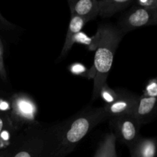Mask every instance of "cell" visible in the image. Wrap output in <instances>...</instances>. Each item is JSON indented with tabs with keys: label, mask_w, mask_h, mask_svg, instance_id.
I'll return each instance as SVG.
<instances>
[{
	"label": "cell",
	"mask_w": 157,
	"mask_h": 157,
	"mask_svg": "<svg viewBox=\"0 0 157 157\" xmlns=\"http://www.w3.org/2000/svg\"><path fill=\"white\" fill-rule=\"evenodd\" d=\"M117 98L114 102L104 106V110L109 117V119L122 115H134L137 107L140 97L133 93L119 90Z\"/></svg>",
	"instance_id": "cell-7"
},
{
	"label": "cell",
	"mask_w": 157,
	"mask_h": 157,
	"mask_svg": "<svg viewBox=\"0 0 157 157\" xmlns=\"http://www.w3.org/2000/svg\"><path fill=\"white\" fill-rule=\"evenodd\" d=\"M116 142V137L113 132L106 134L98 145L94 157H117Z\"/></svg>",
	"instance_id": "cell-13"
},
{
	"label": "cell",
	"mask_w": 157,
	"mask_h": 157,
	"mask_svg": "<svg viewBox=\"0 0 157 157\" xmlns=\"http://www.w3.org/2000/svg\"><path fill=\"white\" fill-rule=\"evenodd\" d=\"M157 25V11L148 10L133 4L118 21L117 29L125 35L138 28Z\"/></svg>",
	"instance_id": "cell-6"
},
{
	"label": "cell",
	"mask_w": 157,
	"mask_h": 157,
	"mask_svg": "<svg viewBox=\"0 0 157 157\" xmlns=\"http://www.w3.org/2000/svg\"><path fill=\"white\" fill-rule=\"evenodd\" d=\"M142 95L150 98H157V78H153L149 80L146 84Z\"/></svg>",
	"instance_id": "cell-15"
},
{
	"label": "cell",
	"mask_w": 157,
	"mask_h": 157,
	"mask_svg": "<svg viewBox=\"0 0 157 157\" xmlns=\"http://www.w3.org/2000/svg\"><path fill=\"white\" fill-rule=\"evenodd\" d=\"M44 133L45 128L40 124L26 127L7 157H41Z\"/></svg>",
	"instance_id": "cell-3"
},
{
	"label": "cell",
	"mask_w": 157,
	"mask_h": 157,
	"mask_svg": "<svg viewBox=\"0 0 157 157\" xmlns=\"http://www.w3.org/2000/svg\"><path fill=\"white\" fill-rule=\"evenodd\" d=\"M0 79L4 81L7 80V74L4 64V49H3V44L1 38H0Z\"/></svg>",
	"instance_id": "cell-17"
},
{
	"label": "cell",
	"mask_w": 157,
	"mask_h": 157,
	"mask_svg": "<svg viewBox=\"0 0 157 157\" xmlns=\"http://www.w3.org/2000/svg\"><path fill=\"white\" fill-rule=\"evenodd\" d=\"M134 116L141 126L153 121L157 117V98L140 97Z\"/></svg>",
	"instance_id": "cell-9"
},
{
	"label": "cell",
	"mask_w": 157,
	"mask_h": 157,
	"mask_svg": "<svg viewBox=\"0 0 157 157\" xmlns=\"http://www.w3.org/2000/svg\"><path fill=\"white\" fill-rule=\"evenodd\" d=\"M38 107L33 98L25 93L15 94L11 98L10 118L16 127H31L38 124Z\"/></svg>",
	"instance_id": "cell-4"
},
{
	"label": "cell",
	"mask_w": 157,
	"mask_h": 157,
	"mask_svg": "<svg viewBox=\"0 0 157 157\" xmlns=\"http://www.w3.org/2000/svg\"><path fill=\"white\" fill-rule=\"evenodd\" d=\"M71 15L81 17L88 21L99 15L98 0H68Z\"/></svg>",
	"instance_id": "cell-8"
},
{
	"label": "cell",
	"mask_w": 157,
	"mask_h": 157,
	"mask_svg": "<svg viewBox=\"0 0 157 157\" xmlns=\"http://www.w3.org/2000/svg\"><path fill=\"white\" fill-rule=\"evenodd\" d=\"M8 154H9V153H1V154H0V157H7Z\"/></svg>",
	"instance_id": "cell-20"
},
{
	"label": "cell",
	"mask_w": 157,
	"mask_h": 157,
	"mask_svg": "<svg viewBox=\"0 0 157 157\" xmlns=\"http://www.w3.org/2000/svg\"><path fill=\"white\" fill-rule=\"evenodd\" d=\"M109 119L104 107H88L45 128L41 157H66L96 126Z\"/></svg>",
	"instance_id": "cell-1"
},
{
	"label": "cell",
	"mask_w": 157,
	"mask_h": 157,
	"mask_svg": "<svg viewBox=\"0 0 157 157\" xmlns=\"http://www.w3.org/2000/svg\"><path fill=\"white\" fill-rule=\"evenodd\" d=\"M5 127H6V120L2 116H0V135L2 133Z\"/></svg>",
	"instance_id": "cell-19"
},
{
	"label": "cell",
	"mask_w": 157,
	"mask_h": 157,
	"mask_svg": "<svg viewBox=\"0 0 157 157\" xmlns=\"http://www.w3.org/2000/svg\"><path fill=\"white\" fill-rule=\"evenodd\" d=\"M87 23V21L84 18L75 16V15H71L67 34H66L64 46H63L61 55H60V58H64L65 55H67L73 44H75V38L76 35L81 32L82 29L85 26Z\"/></svg>",
	"instance_id": "cell-11"
},
{
	"label": "cell",
	"mask_w": 157,
	"mask_h": 157,
	"mask_svg": "<svg viewBox=\"0 0 157 157\" xmlns=\"http://www.w3.org/2000/svg\"><path fill=\"white\" fill-rule=\"evenodd\" d=\"M99 40L95 52L94 65L91 70L94 74V89L92 99L99 98L101 87L107 82L113 64L117 48L122 40L123 35L119 29L111 24H102L98 27Z\"/></svg>",
	"instance_id": "cell-2"
},
{
	"label": "cell",
	"mask_w": 157,
	"mask_h": 157,
	"mask_svg": "<svg viewBox=\"0 0 157 157\" xmlns=\"http://www.w3.org/2000/svg\"><path fill=\"white\" fill-rule=\"evenodd\" d=\"M109 120L117 140L125 144L128 148H130L141 136V125L134 115H122Z\"/></svg>",
	"instance_id": "cell-5"
},
{
	"label": "cell",
	"mask_w": 157,
	"mask_h": 157,
	"mask_svg": "<svg viewBox=\"0 0 157 157\" xmlns=\"http://www.w3.org/2000/svg\"><path fill=\"white\" fill-rule=\"evenodd\" d=\"M129 149L131 157H157V138L140 136Z\"/></svg>",
	"instance_id": "cell-10"
},
{
	"label": "cell",
	"mask_w": 157,
	"mask_h": 157,
	"mask_svg": "<svg viewBox=\"0 0 157 157\" xmlns=\"http://www.w3.org/2000/svg\"><path fill=\"white\" fill-rule=\"evenodd\" d=\"M133 4L148 10L157 11V0H136Z\"/></svg>",
	"instance_id": "cell-16"
},
{
	"label": "cell",
	"mask_w": 157,
	"mask_h": 157,
	"mask_svg": "<svg viewBox=\"0 0 157 157\" xmlns=\"http://www.w3.org/2000/svg\"><path fill=\"white\" fill-rule=\"evenodd\" d=\"M133 2V0H98L99 15L104 18H110L131 6Z\"/></svg>",
	"instance_id": "cell-12"
},
{
	"label": "cell",
	"mask_w": 157,
	"mask_h": 157,
	"mask_svg": "<svg viewBox=\"0 0 157 157\" xmlns=\"http://www.w3.org/2000/svg\"><path fill=\"white\" fill-rule=\"evenodd\" d=\"M99 98H101V99L105 102V104H110L116 101L117 98V93L116 90L109 87L107 83L106 82L100 90Z\"/></svg>",
	"instance_id": "cell-14"
},
{
	"label": "cell",
	"mask_w": 157,
	"mask_h": 157,
	"mask_svg": "<svg viewBox=\"0 0 157 157\" xmlns=\"http://www.w3.org/2000/svg\"><path fill=\"white\" fill-rule=\"evenodd\" d=\"M70 71L71 73H73L74 75H82L84 73L85 75V77H87V75L85 74V71H87V68H86L84 66H83L82 64H74L71 66L70 67Z\"/></svg>",
	"instance_id": "cell-18"
}]
</instances>
